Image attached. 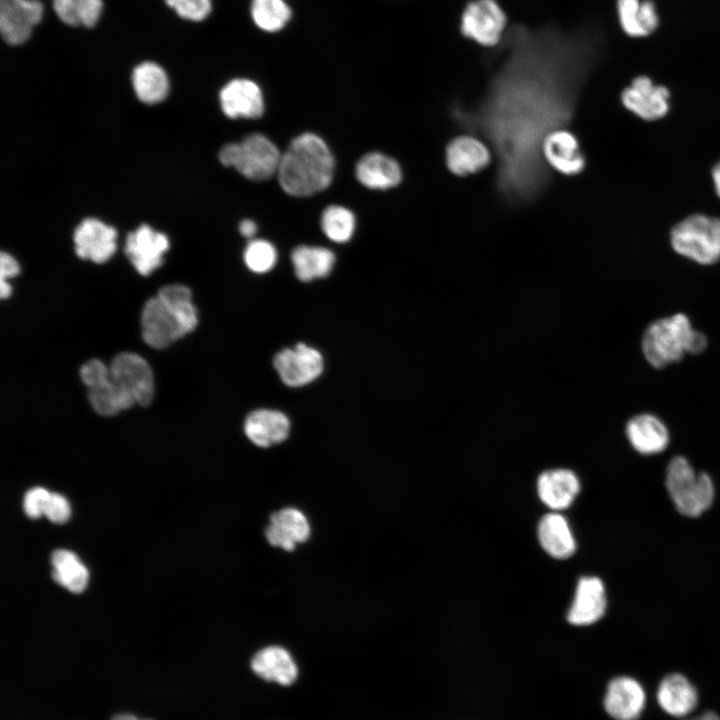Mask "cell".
I'll use <instances>...</instances> for the list:
<instances>
[{
    "label": "cell",
    "mask_w": 720,
    "mask_h": 720,
    "mask_svg": "<svg viewBox=\"0 0 720 720\" xmlns=\"http://www.w3.org/2000/svg\"><path fill=\"white\" fill-rule=\"evenodd\" d=\"M541 501L553 510L568 508L580 491L577 476L567 469H553L543 472L537 481Z\"/></svg>",
    "instance_id": "25"
},
{
    "label": "cell",
    "mask_w": 720,
    "mask_h": 720,
    "mask_svg": "<svg viewBox=\"0 0 720 720\" xmlns=\"http://www.w3.org/2000/svg\"><path fill=\"white\" fill-rule=\"evenodd\" d=\"M489 145L474 134L451 139L445 147V164L450 173L466 177L484 170L492 161Z\"/></svg>",
    "instance_id": "15"
},
{
    "label": "cell",
    "mask_w": 720,
    "mask_h": 720,
    "mask_svg": "<svg viewBox=\"0 0 720 720\" xmlns=\"http://www.w3.org/2000/svg\"><path fill=\"white\" fill-rule=\"evenodd\" d=\"M176 14L188 21L201 22L212 11V0H164Z\"/></svg>",
    "instance_id": "37"
},
{
    "label": "cell",
    "mask_w": 720,
    "mask_h": 720,
    "mask_svg": "<svg viewBox=\"0 0 720 720\" xmlns=\"http://www.w3.org/2000/svg\"><path fill=\"white\" fill-rule=\"evenodd\" d=\"M43 16L44 5L40 0H0L2 39L10 45L25 43Z\"/></svg>",
    "instance_id": "10"
},
{
    "label": "cell",
    "mask_w": 720,
    "mask_h": 720,
    "mask_svg": "<svg viewBox=\"0 0 720 720\" xmlns=\"http://www.w3.org/2000/svg\"><path fill=\"white\" fill-rule=\"evenodd\" d=\"M52 8L64 24L92 28L102 15L103 0H52Z\"/></svg>",
    "instance_id": "33"
},
{
    "label": "cell",
    "mask_w": 720,
    "mask_h": 720,
    "mask_svg": "<svg viewBox=\"0 0 720 720\" xmlns=\"http://www.w3.org/2000/svg\"><path fill=\"white\" fill-rule=\"evenodd\" d=\"M252 671L260 678L283 686L293 684L298 677V666L284 647L271 645L257 651L251 661Z\"/></svg>",
    "instance_id": "21"
},
{
    "label": "cell",
    "mask_w": 720,
    "mask_h": 720,
    "mask_svg": "<svg viewBox=\"0 0 720 720\" xmlns=\"http://www.w3.org/2000/svg\"><path fill=\"white\" fill-rule=\"evenodd\" d=\"M358 181L370 189L386 190L398 186L403 178L399 163L380 152L364 155L355 169Z\"/></svg>",
    "instance_id": "26"
},
{
    "label": "cell",
    "mask_w": 720,
    "mask_h": 720,
    "mask_svg": "<svg viewBox=\"0 0 720 720\" xmlns=\"http://www.w3.org/2000/svg\"><path fill=\"white\" fill-rule=\"evenodd\" d=\"M541 154L549 169L564 176H577L586 167L580 142L568 128L549 133L542 143Z\"/></svg>",
    "instance_id": "11"
},
{
    "label": "cell",
    "mask_w": 720,
    "mask_h": 720,
    "mask_svg": "<svg viewBox=\"0 0 720 720\" xmlns=\"http://www.w3.org/2000/svg\"><path fill=\"white\" fill-rule=\"evenodd\" d=\"M281 155L270 139L256 133L241 142L224 145L218 158L224 166L235 168L244 177L263 181L277 173Z\"/></svg>",
    "instance_id": "6"
},
{
    "label": "cell",
    "mask_w": 720,
    "mask_h": 720,
    "mask_svg": "<svg viewBox=\"0 0 720 720\" xmlns=\"http://www.w3.org/2000/svg\"><path fill=\"white\" fill-rule=\"evenodd\" d=\"M712 179L717 195L720 197V161L714 166L712 170Z\"/></svg>",
    "instance_id": "42"
},
{
    "label": "cell",
    "mask_w": 720,
    "mask_h": 720,
    "mask_svg": "<svg viewBox=\"0 0 720 720\" xmlns=\"http://www.w3.org/2000/svg\"><path fill=\"white\" fill-rule=\"evenodd\" d=\"M143 720H150V719H143Z\"/></svg>",
    "instance_id": "46"
},
{
    "label": "cell",
    "mask_w": 720,
    "mask_h": 720,
    "mask_svg": "<svg viewBox=\"0 0 720 720\" xmlns=\"http://www.w3.org/2000/svg\"><path fill=\"white\" fill-rule=\"evenodd\" d=\"M265 535L272 546L292 551L309 538L310 524L301 511L284 508L271 515Z\"/></svg>",
    "instance_id": "23"
},
{
    "label": "cell",
    "mask_w": 720,
    "mask_h": 720,
    "mask_svg": "<svg viewBox=\"0 0 720 720\" xmlns=\"http://www.w3.org/2000/svg\"><path fill=\"white\" fill-rule=\"evenodd\" d=\"M666 487L679 513L698 517L712 504L714 486L706 473H696L683 456H676L666 470Z\"/></svg>",
    "instance_id": "5"
},
{
    "label": "cell",
    "mask_w": 720,
    "mask_h": 720,
    "mask_svg": "<svg viewBox=\"0 0 720 720\" xmlns=\"http://www.w3.org/2000/svg\"><path fill=\"white\" fill-rule=\"evenodd\" d=\"M606 595L602 581L597 577H582L567 619L573 625H590L602 618L606 610Z\"/></svg>",
    "instance_id": "22"
},
{
    "label": "cell",
    "mask_w": 720,
    "mask_h": 720,
    "mask_svg": "<svg viewBox=\"0 0 720 720\" xmlns=\"http://www.w3.org/2000/svg\"><path fill=\"white\" fill-rule=\"evenodd\" d=\"M198 323L192 294L182 284H170L144 304L141 328L144 341L162 349L192 332Z\"/></svg>",
    "instance_id": "3"
},
{
    "label": "cell",
    "mask_w": 720,
    "mask_h": 720,
    "mask_svg": "<svg viewBox=\"0 0 720 720\" xmlns=\"http://www.w3.org/2000/svg\"><path fill=\"white\" fill-rule=\"evenodd\" d=\"M249 12L254 25L266 33L280 32L292 18V9L286 0H251Z\"/></svg>",
    "instance_id": "34"
},
{
    "label": "cell",
    "mask_w": 720,
    "mask_h": 720,
    "mask_svg": "<svg viewBox=\"0 0 720 720\" xmlns=\"http://www.w3.org/2000/svg\"><path fill=\"white\" fill-rule=\"evenodd\" d=\"M109 371L125 409L134 404L146 406L151 402L154 393L153 373L143 357L132 352L119 353L111 361Z\"/></svg>",
    "instance_id": "8"
},
{
    "label": "cell",
    "mask_w": 720,
    "mask_h": 720,
    "mask_svg": "<svg viewBox=\"0 0 720 720\" xmlns=\"http://www.w3.org/2000/svg\"><path fill=\"white\" fill-rule=\"evenodd\" d=\"M20 271L18 262L13 258L12 255L2 252L0 255V278L1 281H7V279L16 276ZM8 282V281H7Z\"/></svg>",
    "instance_id": "40"
},
{
    "label": "cell",
    "mask_w": 720,
    "mask_h": 720,
    "mask_svg": "<svg viewBox=\"0 0 720 720\" xmlns=\"http://www.w3.org/2000/svg\"><path fill=\"white\" fill-rule=\"evenodd\" d=\"M289 429L287 416L276 410H255L246 417L244 423L246 436L259 447H269L284 441Z\"/></svg>",
    "instance_id": "27"
},
{
    "label": "cell",
    "mask_w": 720,
    "mask_h": 720,
    "mask_svg": "<svg viewBox=\"0 0 720 720\" xmlns=\"http://www.w3.org/2000/svg\"><path fill=\"white\" fill-rule=\"evenodd\" d=\"M657 700L660 707L669 715L684 717L696 707L698 694L685 676L674 673L660 682Z\"/></svg>",
    "instance_id": "28"
},
{
    "label": "cell",
    "mask_w": 720,
    "mask_h": 720,
    "mask_svg": "<svg viewBox=\"0 0 720 720\" xmlns=\"http://www.w3.org/2000/svg\"><path fill=\"white\" fill-rule=\"evenodd\" d=\"M117 231L97 218L82 220L74 230L75 252L94 263L108 261L116 251Z\"/></svg>",
    "instance_id": "17"
},
{
    "label": "cell",
    "mask_w": 720,
    "mask_h": 720,
    "mask_svg": "<svg viewBox=\"0 0 720 720\" xmlns=\"http://www.w3.org/2000/svg\"><path fill=\"white\" fill-rule=\"evenodd\" d=\"M507 18L496 0H471L463 9L461 33L484 47H498L506 33Z\"/></svg>",
    "instance_id": "9"
},
{
    "label": "cell",
    "mask_w": 720,
    "mask_h": 720,
    "mask_svg": "<svg viewBox=\"0 0 720 720\" xmlns=\"http://www.w3.org/2000/svg\"><path fill=\"white\" fill-rule=\"evenodd\" d=\"M223 113L232 119L259 118L264 112L263 94L256 82L235 78L227 82L219 93Z\"/></svg>",
    "instance_id": "18"
},
{
    "label": "cell",
    "mask_w": 720,
    "mask_h": 720,
    "mask_svg": "<svg viewBox=\"0 0 720 720\" xmlns=\"http://www.w3.org/2000/svg\"><path fill=\"white\" fill-rule=\"evenodd\" d=\"M616 9L620 27L629 37H647L660 24V15L653 0H616Z\"/></svg>",
    "instance_id": "24"
},
{
    "label": "cell",
    "mask_w": 720,
    "mask_h": 720,
    "mask_svg": "<svg viewBox=\"0 0 720 720\" xmlns=\"http://www.w3.org/2000/svg\"><path fill=\"white\" fill-rule=\"evenodd\" d=\"M11 291H12V288H11L10 284L7 281H1V284H0L1 298L4 299V298L9 297L11 294Z\"/></svg>",
    "instance_id": "44"
},
{
    "label": "cell",
    "mask_w": 720,
    "mask_h": 720,
    "mask_svg": "<svg viewBox=\"0 0 720 720\" xmlns=\"http://www.w3.org/2000/svg\"><path fill=\"white\" fill-rule=\"evenodd\" d=\"M625 435L632 448L642 455L663 452L670 443V431L656 414L633 415L625 425Z\"/></svg>",
    "instance_id": "19"
},
{
    "label": "cell",
    "mask_w": 720,
    "mask_h": 720,
    "mask_svg": "<svg viewBox=\"0 0 720 720\" xmlns=\"http://www.w3.org/2000/svg\"><path fill=\"white\" fill-rule=\"evenodd\" d=\"M70 506L67 499L58 494L51 493L46 504L44 515L54 523H64L70 516Z\"/></svg>",
    "instance_id": "39"
},
{
    "label": "cell",
    "mask_w": 720,
    "mask_h": 720,
    "mask_svg": "<svg viewBox=\"0 0 720 720\" xmlns=\"http://www.w3.org/2000/svg\"><path fill=\"white\" fill-rule=\"evenodd\" d=\"M538 538L543 549L552 557L565 559L576 549L573 534L566 519L559 513L542 517L538 525Z\"/></svg>",
    "instance_id": "29"
},
{
    "label": "cell",
    "mask_w": 720,
    "mask_h": 720,
    "mask_svg": "<svg viewBox=\"0 0 720 720\" xmlns=\"http://www.w3.org/2000/svg\"><path fill=\"white\" fill-rule=\"evenodd\" d=\"M131 82L137 98L145 104L163 101L169 92V78L157 63L144 61L132 71Z\"/></svg>",
    "instance_id": "30"
},
{
    "label": "cell",
    "mask_w": 720,
    "mask_h": 720,
    "mask_svg": "<svg viewBox=\"0 0 720 720\" xmlns=\"http://www.w3.org/2000/svg\"><path fill=\"white\" fill-rule=\"evenodd\" d=\"M295 274L299 280L307 282L326 277L335 263V255L324 247L301 245L291 254Z\"/></svg>",
    "instance_id": "31"
},
{
    "label": "cell",
    "mask_w": 720,
    "mask_h": 720,
    "mask_svg": "<svg viewBox=\"0 0 720 720\" xmlns=\"http://www.w3.org/2000/svg\"><path fill=\"white\" fill-rule=\"evenodd\" d=\"M687 720H720V716L713 711H706L696 717Z\"/></svg>",
    "instance_id": "43"
},
{
    "label": "cell",
    "mask_w": 720,
    "mask_h": 720,
    "mask_svg": "<svg viewBox=\"0 0 720 720\" xmlns=\"http://www.w3.org/2000/svg\"><path fill=\"white\" fill-rule=\"evenodd\" d=\"M54 580L73 593L82 592L88 582V571L77 555L69 550L59 549L51 556Z\"/></svg>",
    "instance_id": "32"
},
{
    "label": "cell",
    "mask_w": 720,
    "mask_h": 720,
    "mask_svg": "<svg viewBox=\"0 0 720 720\" xmlns=\"http://www.w3.org/2000/svg\"><path fill=\"white\" fill-rule=\"evenodd\" d=\"M273 364L281 380L290 387H299L314 381L324 368L321 353L304 343L277 353Z\"/></svg>",
    "instance_id": "12"
},
{
    "label": "cell",
    "mask_w": 720,
    "mask_h": 720,
    "mask_svg": "<svg viewBox=\"0 0 720 720\" xmlns=\"http://www.w3.org/2000/svg\"><path fill=\"white\" fill-rule=\"evenodd\" d=\"M244 262L253 272L265 273L270 271L277 260L275 247L266 240H253L245 248Z\"/></svg>",
    "instance_id": "36"
},
{
    "label": "cell",
    "mask_w": 720,
    "mask_h": 720,
    "mask_svg": "<svg viewBox=\"0 0 720 720\" xmlns=\"http://www.w3.org/2000/svg\"><path fill=\"white\" fill-rule=\"evenodd\" d=\"M111 720H140L135 715L130 713H120L111 718Z\"/></svg>",
    "instance_id": "45"
},
{
    "label": "cell",
    "mask_w": 720,
    "mask_h": 720,
    "mask_svg": "<svg viewBox=\"0 0 720 720\" xmlns=\"http://www.w3.org/2000/svg\"><path fill=\"white\" fill-rule=\"evenodd\" d=\"M321 228L325 235L334 242L348 241L354 232L355 218L353 213L338 205L328 206L321 216Z\"/></svg>",
    "instance_id": "35"
},
{
    "label": "cell",
    "mask_w": 720,
    "mask_h": 720,
    "mask_svg": "<svg viewBox=\"0 0 720 720\" xmlns=\"http://www.w3.org/2000/svg\"><path fill=\"white\" fill-rule=\"evenodd\" d=\"M80 376L88 388L93 409L100 415L112 416L125 410L120 393L115 386L109 367L99 359H91L82 365Z\"/></svg>",
    "instance_id": "16"
},
{
    "label": "cell",
    "mask_w": 720,
    "mask_h": 720,
    "mask_svg": "<svg viewBox=\"0 0 720 720\" xmlns=\"http://www.w3.org/2000/svg\"><path fill=\"white\" fill-rule=\"evenodd\" d=\"M670 240L679 255L698 264H714L720 259V219L689 216L672 229Z\"/></svg>",
    "instance_id": "7"
},
{
    "label": "cell",
    "mask_w": 720,
    "mask_h": 720,
    "mask_svg": "<svg viewBox=\"0 0 720 720\" xmlns=\"http://www.w3.org/2000/svg\"><path fill=\"white\" fill-rule=\"evenodd\" d=\"M334 158L327 144L313 133L295 137L281 155L277 170L282 189L305 197L326 189L334 175Z\"/></svg>",
    "instance_id": "2"
},
{
    "label": "cell",
    "mask_w": 720,
    "mask_h": 720,
    "mask_svg": "<svg viewBox=\"0 0 720 720\" xmlns=\"http://www.w3.org/2000/svg\"><path fill=\"white\" fill-rule=\"evenodd\" d=\"M168 249L167 235L147 224H142L130 232L124 246L127 258L143 276L149 275L162 265L163 255Z\"/></svg>",
    "instance_id": "13"
},
{
    "label": "cell",
    "mask_w": 720,
    "mask_h": 720,
    "mask_svg": "<svg viewBox=\"0 0 720 720\" xmlns=\"http://www.w3.org/2000/svg\"><path fill=\"white\" fill-rule=\"evenodd\" d=\"M239 231L240 233L246 237L251 238L253 237L257 232V225L255 222H253L250 219H245L240 222L239 224Z\"/></svg>",
    "instance_id": "41"
},
{
    "label": "cell",
    "mask_w": 720,
    "mask_h": 720,
    "mask_svg": "<svg viewBox=\"0 0 720 720\" xmlns=\"http://www.w3.org/2000/svg\"><path fill=\"white\" fill-rule=\"evenodd\" d=\"M51 492L42 487H35L26 492L23 501V507L26 515L32 519H36L44 515L46 504Z\"/></svg>",
    "instance_id": "38"
},
{
    "label": "cell",
    "mask_w": 720,
    "mask_h": 720,
    "mask_svg": "<svg viewBox=\"0 0 720 720\" xmlns=\"http://www.w3.org/2000/svg\"><path fill=\"white\" fill-rule=\"evenodd\" d=\"M645 706L641 684L627 676L612 679L604 697L606 712L615 720H637Z\"/></svg>",
    "instance_id": "20"
},
{
    "label": "cell",
    "mask_w": 720,
    "mask_h": 720,
    "mask_svg": "<svg viewBox=\"0 0 720 720\" xmlns=\"http://www.w3.org/2000/svg\"><path fill=\"white\" fill-rule=\"evenodd\" d=\"M708 346L704 333L694 329L685 313H675L652 321L641 338V351L647 363L663 369L681 361L687 354H699Z\"/></svg>",
    "instance_id": "4"
},
{
    "label": "cell",
    "mask_w": 720,
    "mask_h": 720,
    "mask_svg": "<svg viewBox=\"0 0 720 720\" xmlns=\"http://www.w3.org/2000/svg\"><path fill=\"white\" fill-rule=\"evenodd\" d=\"M670 92L645 75L635 77L621 93L623 106L644 120H657L669 111Z\"/></svg>",
    "instance_id": "14"
},
{
    "label": "cell",
    "mask_w": 720,
    "mask_h": 720,
    "mask_svg": "<svg viewBox=\"0 0 720 720\" xmlns=\"http://www.w3.org/2000/svg\"><path fill=\"white\" fill-rule=\"evenodd\" d=\"M598 40L588 30L515 25L497 47L500 62L479 100L451 106L457 125L492 150L496 188L510 205L536 200L550 184L541 146L571 123Z\"/></svg>",
    "instance_id": "1"
}]
</instances>
